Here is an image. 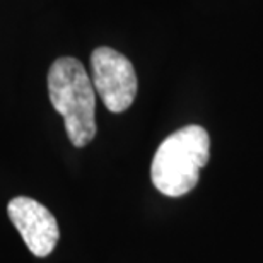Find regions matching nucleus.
Wrapping results in <instances>:
<instances>
[{"instance_id": "nucleus-1", "label": "nucleus", "mask_w": 263, "mask_h": 263, "mask_svg": "<svg viewBox=\"0 0 263 263\" xmlns=\"http://www.w3.org/2000/svg\"><path fill=\"white\" fill-rule=\"evenodd\" d=\"M50 101L65 122L68 140L86 147L96 137V94L84 65L73 57L57 59L48 72Z\"/></svg>"}, {"instance_id": "nucleus-2", "label": "nucleus", "mask_w": 263, "mask_h": 263, "mask_svg": "<svg viewBox=\"0 0 263 263\" xmlns=\"http://www.w3.org/2000/svg\"><path fill=\"white\" fill-rule=\"evenodd\" d=\"M210 139L200 125H186L166 137L151 164V178L162 195L181 197L197 186L200 170L209 162Z\"/></svg>"}, {"instance_id": "nucleus-3", "label": "nucleus", "mask_w": 263, "mask_h": 263, "mask_svg": "<svg viewBox=\"0 0 263 263\" xmlns=\"http://www.w3.org/2000/svg\"><path fill=\"white\" fill-rule=\"evenodd\" d=\"M91 81L104 106L123 113L137 96V73L132 62L117 50L101 46L91 55Z\"/></svg>"}, {"instance_id": "nucleus-4", "label": "nucleus", "mask_w": 263, "mask_h": 263, "mask_svg": "<svg viewBox=\"0 0 263 263\" xmlns=\"http://www.w3.org/2000/svg\"><path fill=\"white\" fill-rule=\"evenodd\" d=\"M7 214L34 256L43 258L55 250L60 238L59 222L43 203L29 197H15L7 205Z\"/></svg>"}]
</instances>
